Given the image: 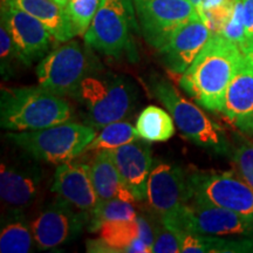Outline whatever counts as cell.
I'll return each instance as SVG.
<instances>
[{
    "mask_svg": "<svg viewBox=\"0 0 253 253\" xmlns=\"http://www.w3.org/2000/svg\"><path fill=\"white\" fill-rule=\"evenodd\" d=\"M6 136L34 160L62 164L86 153L96 129L86 123L68 121L39 130L8 132Z\"/></svg>",
    "mask_w": 253,
    "mask_h": 253,
    "instance_id": "277c9868",
    "label": "cell"
},
{
    "mask_svg": "<svg viewBox=\"0 0 253 253\" xmlns=\"http://www.w3.org/2000/svg\"><path fill=\"white\" fill-rule=\"evenodd\" d=\"M192 198L253 219V189L233 171L189 173Z\"/></svg>",
    "mask_w": 253,
    "mask_h": 253,
    "instance_id": "9c48e42d",
    "label": "cell"
},
{
    "mask_svg": "<svg viewBox=\"0 0 253 253\" xmlns=\"http://www.w3.org/2000/svg\"><path fill=\"white\" fill-rule=\"evenodd\" d=\"M54 1L56 2V4H59L60 6H61V7H67V5H68V1L69 0H54Z\"/></svg>",
    "mask_w": 253,
    "mask_h": 253,
    "instance_id": "836d02e7",
    "label": "cell"
},
{
    "mask_svg": "<svg viewBox=\"0 0 253 253\" xmlns=\"http://www.w3.org/2000/svg\"><path fill=\"white\" fill-rule=\"evenodd\" d=\"M244 55L235 42L212 34L191 66L183 73L179 86L203 108L220 112L227 86Z\"/></svg>",
    "mask_w": 253,
    "mask_h": 253,
    "instance_id": "6da1fadb",
    "label": "cell"
},
{
    "mask_svg": "<svg viewBox=\"0 0 253 253\" xmlns=\"http://www.w3.org/2000/svg\"><path fill=\"white\" fill-rule=\"evenodd\" d=\"M1 21L11 34L19 60L25 65H31L49 49L53 36L33 15L13 5L1 4Z\"/></svg>",
    "mask_w": 253,
    "mask_h": 253,
    "instance_id": "4fadbf2b",
    "label": "cell"
},
{
    "mask_svg": "<svg viewBox=\"0 0 253 253\" xmlns=\"http://www.w3.org/2000/svg\"><path fill=\"white\" fill-rule=\"evenodd\" d=\"M246 38H253V0H242Z\"/></svg>",
    "mask_w": 253,
    "mask_h": 253,
    "instance_id": "1f68e13d",
    "label": "cell"
},
{
    "mask_svg": "<svg viewBox=\"0 0 253 253\" xmlns=\"http://www.w3.org/2000/svg\"><path fill=\"white\" fill-rule=\"evenodd\" d=\"M32 226L25 218L23 211H12L2 220L0 231V252L28 253L33 248Z\"/></svg>",
    "mask_w": 253,
    "mask_h": 253,
    "instance_id": "7402d4cb",
    "label": "cell"
},
{
    "mask_svg": "<svg viewBox=\"0 0 253 253\" xmlns=\"http://www.w3.org/2000/svg\"><path fill=\"white\" fill-rule=\"evenodd\" d=\"M161 221L173 232L192 231L221 238L253 237L251 218L195 198L175 212L161 217Z\"/></svg>",
    "mask_w": 253,
    "mask_h": 253,
    "instance_id": "52a82bcc",
    "label": "cell"
},
{
    "mask_svg": "<svg viewBox=\"0 0 253 253\" xmlns=\"http://www.w3.org/2000/svg\"><path fill=\"white\" fill-rule=\"evenodd\" d=\"M100 69L90 47L69 40L41 60L36 73L40 87L59 96H73L82 80Z\"/></svg>",
    "mask_w": 253,
    "mask_h": 253,
    "instance_id": "8992f818",
    "label": "cell"
},
{
    "mask_svg": "<svg viewBox=\"0 0 253 253\" xmlns=\"http://www.w3.org/2000/svg\"><path fill=\"white\" fill-rule=\"evenodd\" d=\"M138 135L135 126L126 121H118L109 123L100 129L91 143L88 145L86 151L112 150L122 145L137 141Z\"/></svg>",
    "mask_w": 253,
    "mask_h": 253,
    "instance_id": "cb8c5ba5",
    "label": "cell"
},
{
    "mask_svg": "<svg viewBox=\"0 0 253 253\" xmlns=\"http://www.w3.org/2000/svg\"><path fill=\"white\" fill-rule=\"evenodd\" d=\"M103 0H69L66 11L78 36L84 37Z\"/></svg>",
    "mask_w": 253,
    "mask_h": 253,
    "instance_id": "484cf974",
    "label": "cell"
},
{
    "mask_svg": "<svg viewBox=\"0 0 253 253\" xmlns=\"http://www.w3.org/2000/svg\"><path fill=\"white\" fill-rule=\"evenodd\" d=\"M233 162L239 176L253 189V142L244 140L236 148Z\"/></svg>",
    "mask_w": 253,
    "mask_h": 253,
    "instance_id": "4316f807",
    "label": "cell"
},
{
    "mask_svg": "<svg viewBox=\"0 0 253 253\" xmlns=\"http://www.w3.org/2000/svg\"><path fill=\"white\" fill-rule=\"evenodd\" d=\"M144 39L161 48L177 28L197 14L190 0H132Z\"/></svg>",
    "mask_w": 253,
    "mask_h": 253,
    "instance_id": "30bf717a",
    "label": "cell"
},
{
    "mask_svg": "<svg viewBox=\"0 0 253 253\" xmlns=\"http://www.w3.org/2000/svg\"><path fill=\"white\" fill-rule=\"evenodd\" d=\"M1 4L13 5L33 15L45 25L53 39L60 42H66L78 36L66 8L54 0H1Z\"/></svg>",
    "mask_w": 253,
    "mask_h": 253,
    "instance_id": "d6986e66",
    "label": "cell"
},
{
    "mask_svg": "<svg viewBox=\"0 0 253 253\" xmlns=\"http://www.w3.org/2000/svg\"><path fill=\"white\" fill-rule=\"evenodd\" d=\"M179 249L183 253H207L205 236L192 231H176Z\"/></svg>",
    "mask_w": 253,
    "mask_h": 253,
    "instance_id": "4dcf8cb0",
    "label": "cell"
},
{
    "mask_svg": "<svg viewBox=\"0 0 253 253\" xmlns=\"http://www.w3.org/2000/svg\"><path fill=\"white\" fill-rule=\"evenodd\" d=\"M150 88L154 96L171 114L176 126L185 138L213 153H227L229 143L223 129L198 106L186 100L173 84L163 79H155Z\"/></svg>",
    "mask_w": 253,
    "mask_h": 253,
    "instance_id": "5b68a950",
    "label": "cell"
},
{
    "mask_svg": "<svg viewBox=\"0 0 253 253\" xmlns=\"http://www.w3.org/2000/svg\"><path fill=\"white\" fill-rule=\"evenodd\" d=\"M52 192L58 198L87 214H90L99 203V197L90 178L89 166L74 163L73 161L60 164L56 168Z\"/></svg>",
    "mask_w": 253,
    "mask_h": 253,
    "instance_id": "2e32d148",
    "label": "cell"
},
{
    "mask_svg": "<svg viewBox=\"0 0 253 253\" xmlns=\"http://www.w3.org/2000/svg\"><path fill=\"white\" fill-rule=\"evenodd\" d=\"M14 59H19L17 49H15L7 27L1 21V26H0V60L1 62L0 65H1V74L4 77H7L8 73L11 72V66Z\"/></svg>",
    "mask_w": 253,
    "mask_h": 253,
    "instance_id": "f546056e",
    "label": "cell"
},
{
    "mask_svg": "<svg viewBox=\"0 0 253 253\" xmlns=\"http://www.w3.org/2000/svg\"><path fill=\"white\" fill-rule=\"evenodd\" d=\"M192 198L189 173L177 164L154 161L148 179L147 202L160 217L179 210Z\"/></svg>",
    "mask_w": 253,
    "mask_h": 253,
    "instance_id": "7c38bea8",
    "label": "cell"
},
{
    "mask_svg": "<svg viewBox=\"0 0 253 253\" xmlns=\"http://www.w3.org/2000/svg\"><path fill=\"white\" fill-rule=\"evenodd\" d=\"M220 112L240 131L253 135V67L245 58L227 86Z\"/></svg>",
    "mask_w": 253,
    "mask_h": 253,
    "instance_id": "ac0fdd59",
    "label": "cell"
},
{
    "mask_svg": "<svg viewBox=\"0 0 253 253\" xmlns=\"http://www.w3.org/2000/svg\"><path fill=\"white\" fill-rule=\"evenodd\" d=\"M89 169L91 182L99 201L121 199L129 203H135V196L123 182L108 150L97 151Z\"/></svg>",
    "mask_w": 253,
    "mask_h": 253,
    "instance_id": "ffe728a7",
    "label": "cell"
},
{
    "mask_svg": "<svg viewBox=\"0 0 253 253\" xmlns=\"http://www.w3.org/2000/svg\"><path fill=\"white\" fill-rule=\"evenodd\" d=\"M154 240H153V252L155 253H178L179 249L178 237L172 230L161 223L154 224Z\"/></svg>",
    "mask_w": 253,
    "mask_h": 253,
    "instance_id": "f1b7e54d",
    "label": "cell"
},
{
    "mask_svg": "<svg viewBox=\"0 0 253 253\" xmlns=\"http://www.w3.org/2000/svg\"><path fill=\"white\" fill-rule=\"evenodd\" d=\"M221 36H224L226 39H229L235 42L236 45L242 48L248 41L245 33V26H244V14H243V4L242 0H238L233 9L232 15L229 19L225 26H224L223 31H221Z\"/></svg>",
    "mask_w": 253,
    "mask_h": 253,
    "instance_id": "83f0119b",
    "label": "cell"
},
{
    "mask_svg": "<svg viewBox=\"0 0 253 253\" xmlns=\"http://www.w3.org/2000/svg\"><path fill=\"white\" fill-rule=\"evenodd\" d=\"M100 238L87 243L88 252H128L132 243L141 237L138 217L130 220H110L99 229Z\"/></svg>",
    "mask_w": 253,
    "mask_h": 253,
    "instance_id": "44dd1931",
    "label": "cell"
},
{
    "mask_svg": "<svg viewBox=\"0 0 253 253\" xmlns=\"http://www.w3.org/2000/svg\"><path fill=\"white\" fill-rule=\"evenodd\" d=\"M138 217L137 211L132 203L121 201V199H109L99 201L96 207L89 214L88 230L96 232L103 223L110 220H130Z\"/></svg>",
    "mask_w": 253,
    "mask_h": 253,
    "instance_id": "d4e9b609",
    "label": "cell"
},
{
    "mask_svg": "<svg viewBox=\"0 0 253 253\" xmlns=\"http://www.w3.org/2000/svg\"><path fill=\"white\" fill-rule=\"evenodd\" d=\"M211 36L212 32L197 12L177 28L157 50L166 67L170 72L182 75L195 61Z\"/></svg>",
    "mask_w": 253,
    "mask_h": 253,
    "instance_id": "5bb4252c",
    "label": "cell"
},
{
    "mask_svg": "<svg viewBox=\"0 0 253 253\" xmlns=\"http://www.w3.org/2000/svg\"><path fill=\"white\" fill-rule=\"evenodd\" d=\"M190 1H191L192 4L195 5V7H197V6H198L199 4H201V2L203 1V0H190Z\"/></svg>",
    "mask_w": 253,
    "mask_h": 253,
    "instance_id": "e575fe53",
    "label": "cell"
},
{
    "mask_svg": "<svg viewBox=\"0 0 253 253\" xmlns=\"http://www.w3.org/2000/svg\"><path fill=\"white\" fill-rule=\"evenodd\" d=\"M240 49H242L244 58L248 60L250 65L253 67V38H251V39H249L248 41H246L245 45L243 46Z\"/></svg>",
    "mask_w": 253,
    "mask_h": 253,
    "instance_id": "d6a6232c",
    "label": "cell"
},
{
    "mask_svg": "<svg viewBox=\"0 0 253 253\" xmlns=\"http://www.w3.org/2000/svg\"><path fill=\"white\" fill-rule=\"evenodd\" d=\"M131 2L132 0H103L84 33V43L113 58L135 55L131 27H136V12Z\"/></svg>",
    "mask_w": 253,
    "mask_h": 253,
    "instance_id": "ba28073f",
    "label": "cell"
},
{
    "mask_svg": "<svg viewBox=\"0 0 253 253\" xmlns=\"http://www.w3.org/2000/svg\"><path fill=\"white\" fill-rule=\"evenodd\" d=\"M88 221L89 214L58 198L31 223L34 242L40 250L59 248L77 239Z\"/></svg>",
    "mask_w": 253,
    "mask_h": 253,
    "instance_id": "8fae6325",
    "label": "cell"
},
{
    "mask_svg": "<svg viewBox=\"0 0 253 253\" xmlns=\"http://www.w3.org/2000/svg\"><path fill=\"white\" fill-rule=\"evenodd\" d=\"M73 97L80 104L84 122L101 129L132 112L136 91L126 78L97 71L82 80Z\"/></svg>",
    "mask_w": 253,
    "mask_h": 253,
    "instance_id": "3957f363",
    "label": "cell"
},
{
    "mask_svg": "<svg viewBox=\"0 0 253 253\" xmlns=\"http://www.w3.org/2000/svg\"><path fill=\"white\" fill-rule=\"evenodd\" d=\"M42 171L36 164L1 163L0 197L12 211H24L39 194Z\"/></svg>",
    "mask_w": 253,
    "mask_h": 253,
    "instance_id": "9a60e30c",
    "label": "cell"
},
{
    "mask_svg": "<svg viewBox=\"0 0 253 253\" xmlns=\"http://www.w3.org/2000/svg\"><path fill=\"white\" fill-rule=\"evenodd\" d=\"M67 100L42 87L4 88L0 97V123L12 131L39 130L72 121Z\"/></svg>",
    "mask_w": 253,
    "mask_h": 253,
    "instance_id": "7a4b0ae2",
    "label": "cell"
},
{
    "mask_svg": "<svg viewBox=\"0 0 253 253\" xmlns=\"http://www.w3.org/2000/svg\"><path fill=\"white\" fill-rule=\"evenodd\" d=\"M108 153L136 201L147 199L148 179L154 164L150 145L143 142H132L108 150Z\"/></svg>",
    "mask_w": 253,
    "mask_h": 253,
    "instance_id": "e0dca14e",
    "label": "cell"
},
{
    "mask_svg": "<svg viewBox=\"0 0 253 253\" xmlns=\"http://www.w3.org/2000/svg\"><path fill=\"white\" fill-rule=\"evenodd\" d=\"M173 122L171 114L157 106H148L138 115L136 131L147 142H166L175 134Z\"/></svg>",
    "mask_w": 253,
    "mask_h": 253,
    "instance_id": "603a6c76",
    "label": "cell"
}]
</instances>
